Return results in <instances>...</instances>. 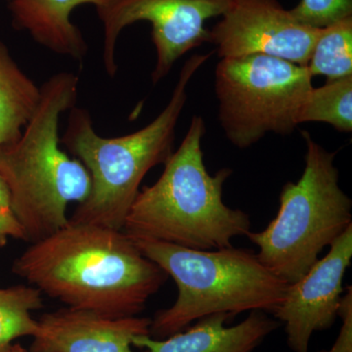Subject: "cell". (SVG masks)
Wrapping results in <instances>:
<instances>
[{"instance_id": "cell-1", "label": "cell", "mask_w": 352, "mask_h": 352, "mask_svg": "<svg viewBox=\"0 0 352 352\" xmlns=\"http://www.w3.org/2000/svg\"><path fill=\"white\" fill-rule=\"evenodd\" d=\"M12 270L67 307L112 318L138 316L168 278L124 231L71 220L31 243Z\"/></svg>"}, {"instance_id": "cell-2", "label": "cell", "mask_w": 352, "mask_h": 352, "mask_svg": "<svg viewBox=\"0 0 352 352\" xmlns=\"http://www.w3.org/2000/svg\"><path fill=\"white\" fill-rule=\"evenodd\" d=\"M80 78L59 72L41 87V101L13 144L0 147V175L9 208L22 226L25 241L34 243L69 223L72 203H82L91 177L78 160L62 147L60 120L75 107Z\"/></svg>"}, {"instance_id": "cell-3", "label": "cell", "mask_w": 352, "mask_h": 352, "mask_svg": "<svg viewBox=\"0 0 352 352\" xmlns=\"http://www.w3.org/2000/svg\"><path fill=\"white\" fill-rule=\"evenodd\" d=\"M212 52L195 54L183 65L168 103L147 126L119 138H103L95 131L89 111H69L61 144L85 166L91 190L78 204L71 221L122 230L141 183L155 166L173 152L176 127L187 102V89Z\"/></svg>"}, {"instance_id": "cell-4", "label": "cell", "mask_w": 352, "mask_h": 352, "mask_svg": "<svg viewBox=\"0 0 352 352\" xmlns=\"http://www.w3.org/2000/svg\"><path fill=\"white\" fill-rule=\"evenodd\" d=\"M205 133V120L194 116L159 179L140 189L122 229L131 239L212 251L232 247L234 238L251 232L249 214L229 208L222 199L232 170L222 168L212 175L206 168Z\"/></svg>"}, {"instance_id": "cell-5", "label": "cell", "mask_w": 352, "mask_h": 352, "mask_svg": "<svg viewBox=\"0 0 352 352\" xmlns=\"http://www.w3.org/2000/svg\"><path fill=\"white\" fill-rule=\"evenodd\" d=\"M133 240V239H132ZM138 249L175 280L177 298L151 319L150 336L166 339L208 315L245 311L272 314L289 285L251 250L229 247L199 251L152 240H133Z\"/></svg>"}, {"instance_id": "cell-6", "label": "cell", "mask_w": 352, "mask_h": 352, "mask_svg": "<svg viewBox=\"0 0 352 352\" xmlns=\"http://www.w3.org/2000/svg\"><path fill=\"white\" fill-rule=\"evenodd\" d=\"M305 166L296 182L284 185L279 210L261 232L248 234L259 261L288 284L298 282L326 247L352 224V201L340 188L336 153L302 132Z\"/></svg>"}, {"instance_id": "cell-7", "label": "cell", "mask_w": 352, "mask_h": 352, "mask_svg": "<svg viewBox=\"0 0 352 352\" xmlns=\"http://www.w3.org/2000/svg\"><path fill=\"white\" fill-rule=\"evenodd\" d=\"M312 78L307 67L267 55L220 60L214 90L220 126L229 142L247 149L267 134L295 131Z\"/></svg>"}, {"instance_id": "cell-8", "label": "cell", "mask_w": 352, "mask_h": 352, "mask_svg": "<svg viewBox=\"0 0 352 352\" xmlns=\"http://www.w3.org/2000/svg\"><path fill=\"white\" fill-rule=\"evenodd\" d=\"M234 0H99L94 6L103 31L102 62L115 78L117 45L126 28L138 22L151 25L156 50L153 85L162 82L183 55L210 43L207 21L221 17Z\"/></svg>"}, {"instance_id": "cell-9", "label": "cell", "mask_w": 352, "mask_h": 352, "mask_svg": "<svg viewBox=\"0 0 352 352\" xmlns=\"http://www.w3.org/2000/svg\"><path fill=\"white\" fill-rule=\"evenodd\" d=\"M319 30L298 22L279 0H234L210 43L221 59L263 54L307 67Z\"/></svg>"}, {"instance_id": "cell-10", "label": "cell", "mask_w": 352, "mask_h": 352, "mask_svg": "<svg viewBox=\"0 0 352 352\" xmlns=\"http://www.w3.org/2000/svg\"><path fill=\"white\" fill-rule=\"evenodd\" d=\"M352 258V224L330 245L298 282L289 284L283 302L272 312L285 324L292 351L308 352L312 333L332 327L339 314L342 282Z\"/></svg>"}, {"instance_id": "cell-11", "label": "cell", "mask_w": 352, "mask_h": 352, "mask_svg": "<svg viewBox=\"0 0 352 352\" xmlns=\"http://www.w3.org/2000/svg\"><path fill=\"white\" fill-rule=\"evenodd\" d=\"M38 324L31 352H135L134 338L150 335L151 319L112 318L66 307L43 314Z\"/></svg>"}, {"instance_id": "cell-12", "label": "cell", "mask_w": 352, "mask_h": 352, "mask_svg": "<svg viewBox=\"0 0 352 352\" xmlns=\"http://www.w3.org/2000/svg\"><path fill=\"white\" fill-rule=\"evenodd\" d=\"M232 318L227 314L208 315L185 332L166 339L138 336L132 344L145 352H252L280 326L263 311H251L244 321L228 327L226 322Z\"/></svg>"}, {"instance_id": "cell-13", "label": "cell", "mask_w": 352, "mask_h": 352, "mask_svg": "<svg viewBox=\"0 0 352 352\" xmlns=\"http://www.w3.org/2000/svg\"><path fill=\"white\" fill-rule=\"evenodd\" d=\"M99 0H11L12 25L24 31L39 45L60 56L82 61L88 44L72 21L76 9L95 6Z\"/></svg>"}, {"instance_id": "cell-14", "label": "cell", "mask_w": 352, "mask_h": 352, "mask_svg": "<svg viewBox=\"0 0 352 352\" xmlns=\"http://www.w3.org/2000/svg\"><path fill=\"white\" fill-rule=\"evenodd\" d=\"M41 89L0 41V147L13 144L41 101Z\"/></svg>"}, {"instance_id": "cell-15", "label": "cell", "mask_w": 352, "mask_h": 352, "mask_svg": "<svg viewBox=\"0 0 352 352\" xmlns=\"http://www.w3.org/2000/svg\"><path fill=\"white\" fill-rule=\"evenodd\" d=\"M325 122L342 133L352 131V76L312 87L298 113V124Z\"/></svg>"}, {"instance_id": "cell-16", "label": "cell", "mask_w": 352, "mask_h": 352, "mask_svg": "<svg viewBox=\"0 0 352 352\" xmlns=\"http://www.w3.org/2000/svg\"><path fill=\"white\" fill-rule=\"evenodd\" d=\"M307 68L327 80L352 76V16L319 30Z\"/></svg>"}, {"instance_id": "cell-17", "label": "cell", "mask_w": 352, "mask_h": 352, "mask_svg": "<svg viewBox=\"0 0 352 352\" xmlns=\"http://www.w3.org/2000/svg\"><path fill=\"white\" fill-rule=\"evenodd\" d=\"M43 307V294L31 285L0 289V352H6L16 339L36 336L39 324L32 311Z\"/></svg>"}, {"instance_id": "cell-18", "label": "cell", "mask_w": 352, "mask_h": 352, "mask_svg": "<svg viewBox=\"0 0 352 352\" xmlns=\"http://www.w3.org/2000/svg\"><path fill=\"white\" fill-rule=\"evenodd\" d=\"M294 17L302 24L322 29L352 16V0H300L289 9Z\"/></svg>"}, {"instance_id": "cell-19", "label": "cell", "mask_w": 352, "mask_h": 352, "mask_svg": "<svg viewBox=\"0 0 352 352\" xmlns=\"http://www.w3.org/2000/svg\"><path fill=\"white\" fill-rule=\"evenodd\" d=\"M338 316L342 319V328L335 344L329 351L320 352H352V287H347L342 296Z\"/></svg>"}, {"instance_id": "cell-20", "label": "cell", "mask_w": 352, "mask_h": 352, "mask_svg": "<svg viewBox=\"0 0 352 352\" xmlns=\"http://www.w3.org/2000/svg\"><path fill=\"white\" fill-rule=\"evenodd\" d=\"M8 238L25 241L24 230L10 208L0 207V247L6 244Z\"/></svg>"}, {"instance_id": "cell-21", "label": "cell", "mask_w": 352, "mask_h": 352, "mask_svg": "<svg viewBox=\"0 0 352 352\" xmlns=\"http://www.w3.org/2000/svg\"><path fill=\"white\" fill-rule=\"evenodd\" d=\"M0 207L9 208V194L8 190L4 180L0 175Z\"/></svg>"}, {"instance_id": "cell-22", "label": "cell", "mask_w": 352, "mask_h": 352, "mask_svg": "<svg viewBox=\"0 0 352 352\" xmlns=\"http://www.w3.org/2000/svg\"><path fill=\"white\" fill-rule=\"evenodd\" d=\"M6 352H27V351H25V349H23V347H21V346H19V344H15V346H12V344H11V346L9 347L8 349H7Z\"/></svg>"}, {"instance_id": "cell-23", "label": "cell", "mask_w": 352, "mask_h": 352, "mask_svg": "<svg viewBox=\"0 0 352 352\" xmlns=\"http://www.w3.org/2000/svg\"><path fill=\"white\" fill-rule=\"evenodd\" d=\"M7 1H11V0H7Z\"/></svg>"}, {"instance_id": "cell-24", "label": "cell", "mask_w": 352, "mask_h": 352, "mask_svg": "<svg viewBox=\"0 0 352 352\" xmlns=\"http://www.w3.org/2000/svg\"></svg>"}]
</instances>
